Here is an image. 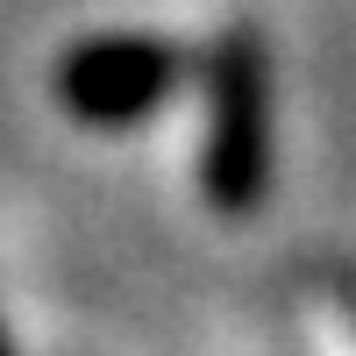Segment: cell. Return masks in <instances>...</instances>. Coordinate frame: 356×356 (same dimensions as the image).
Segmentation results:
<instances>
[{"label":"cell","instance_id":"cell-1","mask_svg":"<svg viewBox=\"0 0 356 356\" xmlns=\"http://www.w3.org/2000/svg\"><path fill=\"white\" fill-rule=\"evenodd\" d=\"M207 200L221 214H250L271 186V57L250 29L214 43L207 57Z\"/></svg>","mask_w":356,"mask_h":356},{"label":"cell","instance_id":"cell-2","mask_svg":"<svg viewBox=\"0 0 356 356\" xmlns=\"http://www.w3.org/2000/svg\"><path fill=\"white\" fill-rule=\"evenodd\" d=\"M171 79H178V50H164L157 36H100L57 65V100L72 122L122 129L171 93Z\"/></svg>","mask_w":356,"mask_h":356},{"label":"cell","instance_id":"cell-3","mask_svg":"<svg viewBox=\"0 0 356 356\" xmlns=\"http://www.w3.org/2000/svg\"><path fill=\"white\" fill-rule=\"evenodd\" d=\"M0 356H8V349H0Z\"/></svg>","mask_w":356,"mask_h":356}]
</instances>
